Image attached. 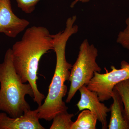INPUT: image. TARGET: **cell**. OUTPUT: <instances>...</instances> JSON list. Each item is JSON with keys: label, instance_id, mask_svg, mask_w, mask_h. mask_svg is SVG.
<instances>
[{"label": "cell", "instance_id": "6da1fadb", "mask_svg": "<svg viewBox=\"0 0 129 129\" xmlns=\"http://www.w3.org/2000/svg\"><path fill=\"white\" fill-rule=\"evenodd\" d=\"M11 50L16 72L23 83L28 82L31 85L34 101L41 106L45 96L37 87L39 63L44 54L53 50L52 35L43 26H32L25 29L22 39L14 43Z\"/></svg>", "mask_w": 129, "mask_h": 129}, {"label": "cell", "instance_id": "7a4b0ae2", "mask_svg": "<svg viewBox=\"0 0 129 129\" xmlns=\"http://www.w3.org/2000/svg\"><path fill=\"white\" fill-rule=\"evenodd\" d=\"M76 20L74 17L69 18L64 30L52 35L53 50L56 58L55 69L47 96L44 103L37 109L40 119L51 121L58 114L67 111L68 109L63 98L68 91V88L64 83L69 80L70 70L73 65L66 59V48L69 38L78 30V27L75 24Z\"/></svg>", "mask_w": 129, "mask_h": 129}, {"label": "cell", "instance_id": "3957f363", "mask_svg": "<svg viewBox=\"0 0 129 129\" xmlns=\"http://www.w3.org/2000/svg\"><path fill=\"white\" fill-rule=\"evenodd\" d=\"M26 95L33 98L31 85L21 80L16 72L12 60V50L8 49L4 61L0 63V111L10 117L16 118L30 110L25 99Z\"/></svg>", "mask_w": 129, "mask_h": 129}, {"label": "cell", "instance_id": "277c9868", "mask_svg": "<svg viewBox=\"0 0 129 129\" xmlns=\"http://www.w3.org/2000/svg\"><path fill=\"white\" fill-rule=\"evenodd\" d=\"M98 50L93 45L85 40L81 44L78 58L72 66L69 81L70 87L66 99L69 103L79 89L87 86L94 76L95 72L101 73L102 69L96 62Z\"/></svg>", "mask_w": 129, "mask_h": 129}, {"label": "cell", "instance_id": "5b68a950", "mask_svg": "<svg viewBox=\"0 0 129 129\" xmlns=\"http://www.w3.org/2000/svg\"><path fill=\"white\" fill-rule=\"evenodd\" d=\"M120 64V69L112 66L110 72L105 68V73L95 72L93 78L86 86L89 90L96 92L101 102L111 99L115 85L123 81L129 79V63L124 60Z\"/></svg>", "mask_w": 129, "mask_h": 129}, {"label": "cell", "instance_id": "8992f818", "mask_svg": "<svg viewBox=\"0 0 129 129\" xmlns=\"http://www.w3.org/2000/svg\"><path fill=\"white\" fill-rule=\"evenodd\" d=\"M30 24L14 14L10 0H0V33L15 38Z\"/></svg>", "mask_w": 129, "mask_h": 129}, {"label": "cell", "instance_id": "52a82bcc", "mask_svg": "<svg viewBox=\"0 0 129 129\" xmlns=\"http://www.w3.org/2000/svg\"><path fill=\"white\" fill-rule=\"evenodd\" d=\"M79 90L81 97L76 106L79 111L89 110L96 115L98 120L101 124L102 128H107V117L108 113L110 112V108L102 103L95 91L89 90L86 86H81Z\"/></svg>", "mask_w": 129, "mask_h": 129}, {"label": "cell", "instance_id": "ba28073f", "mask_svg": "<svg viewBox=\"0 0 129 129\" xmlns=\"http://www.w3.org/2000/svg\"><path fill=\"white\" fill-rule=\"evenodd\" d=\"M37 109L29 110L16 118L0 113V129H45L41 124Z\"/></svg>", "mask_w": 129, "mask_h": 129}, {"label": "cell", "instance_id": "9c48e42d", "mask_svg": "<svg viewBox=\"0 0 129 129\" xmlns=\"http://www.w3.org/2000/svg\"><path fill=\"white\" fill-rule=\"evenodd\" d=\"M112 98L113 102L110 108L111 116L109 129H129L128 118L121 97L115 87L113 89Z\"/></svg>", "mask_w": 129, "mask_h": 129}, {"label": "cell", "instance_id": "30bf717a", "mask_svg": "<svg viewBox=\"0 0 129 129\" xmlns=\"http://www.w3.org/2000/svg\"><path fill=\"white\" fill-rule=\"evenodd\" d=\"M96 115L88 109L83 110L73 122L71 129H96Z\"/></svg>", "mask_w": 129, "mask_h": 129}, {"label": "cell", "instance_id": "8fae6325", "mask_svg": "<svg viewBox=\"0 0 129 129\" xmlns=\"http://www.w3.org/2000/svg\"><path fill=\"white\" fill-rule=\"evenodd\" d=\"M74 116L73 113L67 111L58 114L53 119V122L50 129H71L74 122L72 120Z\"/></svg>", "mask_w": 129, "mask_h": 129}, {"label": "cell", "instance_id": "7c38bea8", "mask_svg": "<svg viewBox=\"0 0 129 129\" xmlns=\"http://www.w3.org/2000/svg\"><path fill=\"white\" fill-rule=\"evenodd\" d=\"M115 87L121 97L125 111L129 120V79L118 83Z\"/></svg>", "mask_w": 129, "mask_h": 129}, {"label": "cell", "instance_id": "4fadbf2b", "mask_svg": "<svg viewBox=\"0 0 129 129\" xmlns=\"http://www.w3.org/2000/svg\"><path fill=\"white\" fill-rule=\"evenodd\" d=\"M19 8L27 14L34 11L36 6L40 0H16Z\"/></svg>", "mask_w": 129, "mask_h": 129}, {"label": "cell", "instance_id": "5bb4252c", "mask_svg": "<svg viewBox=\"0 0 129 129\" xmlns=\"http://www.w3.org/2000/svg\"><path fill=\"white\" fill-rule=\"evenodd\" d=\"M125 23L127 27L123 31L119 32L117 42L124 48L127 49L129 53V17L126 19Z\"/></svg>", "mask_w": 129, "mask_h": 129}, {"label": "cell", "instance_id": "9a60e30c", "mask_svg": "<svg viewBox=\"0 0 129 129\" xmlns=\"http://www.w3.org/2000/svg\"><path fill=\"white\" fill-rule=\"evenodd\" d=\"M90 0H75V1H74L72 3L70 7L72 8L74 6L76 5V3L79 1L83 3H85L88 2Z\"/></svg>", "mask_w": 129, "mask_h": 129}]
</instances>
